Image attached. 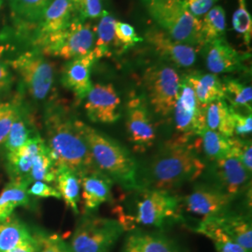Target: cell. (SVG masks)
Wrapping results in <instances>:
<instances>
[{
  "mask_svg": "<svg viewBox=\"0 0 252 252\" xmlns=\"http://www.w3.org/2000/svg\"><path fill=\"white\" fill-rule=\"evenodd\" d=\"M190 137L167 140L144 163L138 165L137 189L171 191L204 175L207 163L199 156Z\"/></svg>",
  "mask_w": 252,
  "mask_h": 252,
  "instance_id": "cell-1",
  "label": "cell"
},
{
  "mask_svg": "<svg viewBox=\"0 0 252 252\" xmlns=\"http://www.w3.org/2000/svg\"><path fill=\"white\" fill-rule=\"evenodd\" d=\"M76 118L61 102L51 101L44 111L46 144L57 165H63L78 177L95 168L88 146L75 125Z\"/></svg>",
  "mask_w": 252,
  "mask_h": 252,
  "instance_id": "cell-2",
  "label": "cell"
},
{
  "mask_svg": "<svg viewBox=\"0 0 252 252\" xmlns=\"http://www.w3.org/2000/svg\"><path fill=\"white\" fill-rule=\"evenodd\" d=\"M75 125L88 146L94 165L127 190L137 189L138 162L126 146L81 120Z\"/></svg>",
  "mask_w": 252,
  "mask_h": 252,
  "instance_id": "cell-3",
  "label": "cell"
},
{
  "mask_svg": "<svg viewBox=\"0 0 252 252\" xmlns=\"http://www.w3.org/2000/svg\"><path fill=\"white\" fill-rule=\"evenodd\" d=\"M126 202V207L116 208L118 220L126 231L135 224L162 228L170 220L180 219V197L171 191L160 189H135Z\"/></svg>",
  "mask_w": 252,
  "mask_h": 252,
  "instance_id": "cell-4",
  "label": "cell"
},
{
  "mask_svg": "<svg viewBox=\"0 0 252 252\" xmlns=\"http://www.w3.org/2000/svg\"><path fill=\"white\" fill-rule=\"evenodd\" d=\"M150 16L173 39L196 48H203L205 40L201 21L186 9L183 0H141Z\"/></svg>",
  "mask_w": 252,
  "mask_h": 252,
  "instance_id": "cell-5",
  "label": "cell"
},
{
  "mask_svg": "<svg viewBox=\"0 0 252 252\" xmlns=\"http://www.w3.org/2000/svg\"><path fill=\"white\" fill-rule=\"evenodd\" d=\"M95 31L90 23L80 17L74 19L63 30L36 41L34 50L43 55L71 60L89 54L94 45Z\"/></svg>",
  "mask_w": 252,
  "mask_h": 252,
  "instance_id": "cell-6",
  "label": "cell"
},
{
  "mask_svg": "<svg viewBox=\"0 0 252 252\" xmlns=\"http://www.w3.org/2000/svg\"><path fill=\"white\" fill-rule=\"evenodd\" d=\"M126 232L117 219L83 214L73 233L71 252H110Z\"/></svg>",
  "mask_w": 252,
  "mask_h": 252,
  "instance_id": "cell-7",
  "label": "cell"
},
{
  "mask_svg": "<svg viewBox=\"0 0 252 252\" xmlns=\"http://www.w3.org/2000/svg\"><path fill=\"white\" fill-rule=\"evenodd\" d=\"M180 82V74L169 64L156 63L145 70L143 94L156 115L165 118L173 113Z\"/></svg>",
  "mask_w": 252,
  "mask_h": 252,
  "instance_id": "cell-8",
  "label": "cell"
},
{
  "mask_svg": "<svg viewBox=\"0 0 252 252\" xmlns=\"http://www.w3.org/2000/svg\"><path fill=\"white\" fill-rule=\"evenodd\" d=\"M6 63L18 74L22 89L36 101L45 100L53 90L54 64L36 50L25 52Z\"/></svg>",
  "mask_w": 252,
  "mask_h": 252,
  "instance_id": "cell-9",
  "label": "cell"
},
{
  "mask_svg": "<svg viewBox=\"0 0 252 252\" xmlns=\"http://www.w3.org/2000/svg\"><path fill=\"white\" fill-rule=\"evenodd\" d=\"M126 129L128 141L135 153L147 152L156 141L152 111L143 94H132L127 100Z\"/></svg>",
  "mask_w": 252,
  "mask_h": 252,
  "instance_id": "cell-10",
  "label": "cell"
},
{
  "mask_svg": "<svg viewBox=\"0 0 252 252\" xmlns=\"http://www.w3.org/2000/svg\"><path fill=\"white\" fill-rule=\"evenodd\" d=\"M235 199L207 181L197 182L190 192L180 198V207L200 220L219 216L231 210Z\"/></svg>",
  "mask_w": 252,
  "mask_h": 252,
  "instance_id": "cell-11",
  "label": "cell"
},
{
  "mask_svg": "<svg viewBox=\"0 0 252 252\" xmlns=\"http://www.w3.org/2000/svg\"><path fill=\"white\" fill-rule=\"evenodd\" d=\"M206 181L234 199L251 186L252 174L236 158L229 156L207 164Z\"/></svg>",
  "mask_w": 252,
  "mask_h": 252,
  "instance_id": "cell-12",
  "label": "cell"
},
{
  "mask_svg": "<svg viewBox=\"0 0 252 252\" xmlns=\"http://www.w3.org/2000/svg\"><path fill=\"white\" fill-rule=\"evenodd\" d=\"M176 129L181 135H198L207 128L204 108L199 106L194 92L184 79L180 82L178 99L173 110Z\"/></svg>",
  "mask_w": 252,
  "mask_h": 252,
  "instance_id": "cell-13",
  "label": "cell"
},
{
  "mask_svg": "<svg viewBox=\"0 0 252 252\" xmlns=\"http://www.w3.org/2000/svg\"><path fill=\"white\" fill-rule=\"evenodd\" d=\"M121 106L122 100L113 84L96 83L85 98L84 109L92 123L113 125L122 116Z\"/></svg>",
  "mask_w": 252,
  "mask_h": 252,
  "instance_id": "cell-14",
  "label": "cell"
},
{
  "mask_svg": "<svg viewBox=\"0 0 252 252\" xmlns=\"http://www.w3.org/2000/svg\"><path fill=\"white\" fill-rule=\"evenodd\" d=\"M144 38L161 58L178 67L189 68L192 66L197 60V52L201 50L173 39L159 27L149 28Z\"/></svg>",
  "mask_w": 252,
  "mask_h": 252,
  "instance_id": "cell-15",
  "label": "cell"
},
{
  "mask_svg": "<svg viewBox=\"0 0 252 252\" xmlns=\"http://www.w3.org/2000/svg\"><path fill=\"white\" fill-rule=\"evenodd\" d=\"M77 17L78 0H52L32 32V45L45 36L63 30Z\"/></svg>",
  "mask_w": 252,
  "mask_h": 252,
  "instance_id": "cell-16",
  "label": "cell"
},
{
  "mask_svg": "<svg viewBox=\"0 0 252 252\" xmlns=\"http://www.w3.org/2000/svg\"><path fill=\"white\" fill-rule=\"evenodd\" d=\"M207 69L212 74H224L243 71L245 60L249 54H239L224 37H220L204 45Z\"/></svg>",
  "mask_w": 252,
  "mask_h": 252,
  "instance_id": "cell-17",
  "label": "cell"
},
{
  "mask_svg": "<svg viewBox=\"0 0 252 252\" xmlns=\"http://www.w3.org/2000/svg\"><path fill=\"white\" fill-rule=\"evenodd\" d=\"M83 214H94L111 199L114 182L96 167L79 177Z\"/></svg>",
  "mask_w": 252,
  "mask_h": 252,
  "instance_id": "cell-18",
  "label": "cell"
},
{
  "mask_svg": "<svg viewBox=\"0 0 252 252\" xmlns=\"http://www.w3.org/2000/svg\"><path fill=\"white\" fill-rule=\"evenodd\" d=\"M95 61L93 52H91L84 56L68 60L63 65L61 83L80 101L86 98L93 87L91 71Z\"/></svg>",
  "mask_w": 252,
  "mask_h": 252,
  "instance_id": "cell-19",
  "label": "cell"
},
{
  "mask_svg": "<svg viewBox=\"0 0 252 252\" xmlns=\"http://www.w3.org/2000/svg\"><path fill=\"white\" fill-rule=\"evenodd\" d=\"M121 252H182L179 244L162 232L129 230Z\"/></svg>",
  "mask_w": 252,
  "mask_h": 252,
  "instance_id": "cell-20",
  "label": "cell"
},
{
  "mask_svg": "<svg viewBox=\"0 0 252 252\" xmlns=\"http://www.w3.org/2000/svg\"><path fill=\"white\" fill-rule=\"evenodd\" d=\"M45 143V139L36 132L17 152L6 153V167L11 181L31 183L30 172L34 158Z\"/></svg>",
  "mask_w": 252,
  "mask_h": 252,
  "instance_id": "cell-21",
  "label": "cell"
},
{
  "mask_svg": "<svg viewBox=\"0 0 252 252\" xmlns=\"http://www.w3.org/2000/svg\"><path fill=\"white\" fill-rule=\"evenodd\" d=\"M183 79L192 88L201 108H205L217 100L224 99L222 82L215 74L193 71Z\"/></svg>",
  "mask_w": 252,
  "mask_h": 252,
  "instance_id": "cell-22",
  "label": "cell"
},
{
  "mask_svg": "<svg viewBox=\"0 0 252 252\" xmlns=\"http://www.w3.org/2000/svg\"><path fill=\"white\" fill-rule=\"evenodd\" d=\"M218 224L233 240L248 252L252 251V226L251 217L243 213L227 211L213 217Z\"/></svg>",
  "mask_w": 252,
  "mask_h": 252,
  "instance_id": "cell-23",
  "label": "cell"
},
{
  "mask_svg": "<svg viewBox=\"0 0 252 252\" xmlns=\"http://www.w3.org/2000/svg\"><path fill=\"white\" fill-rule=\"evenodd\" d=\"M33 242L31 229L15 215L0 220V252Z\"/></svg>",
  "mask_w": 252,
  "mask_h": 252,
  "instance_id": "cell-24",
  "label": "cell"
},
{
  "mask_svg": "<svg viewBox=\"0 0 252 252\" xmlns=\"http://www.w3.org/2000/svg\"><path fill=\"white\" fill-rule=\"evenodd\" d=\"M207 129L215 131L227 138L234 136V119L225 99L217 100L204 108Z\"/></svg>",
  "mask_w": 252,
  "mask_h": 252,
  "instance_id": "cell-25",
  "label": "cell"
},
{
  "mask_svg": "<svg viewBox=\"0 0 252 252\" xmlns=\"http://www.w3.org/2000/svg\"><path fill=\"white\" fill-rule=\"evenodd\" d=\"M56 189L59 191L66 207L75 215H79V203L81 199V185L78 175L63 165H57L55 180Z\"/></svg>",
  "mask_w": 252,
  "mask_h": 252,
  "instance_id": "cell-26",
  "label": "cell"
},
{
  "mask_svg": "<svg viewBox=\"0 0 252 252\" xmlns=\"http://www.w3.org/2000/svg\"><path fill=\"white\" fill-rule=\"evenodd\" d=\"M36 133V131H34L33 129L30 115L27 108L24 107L23 102L20 98L17 115L4 144L6 153L17 152Z\"/></svg>",
  "mask_w": 252,
  "mask_h": 252,
  "instance_id": "cell-27",
  "label": "cell"
},
{
  "mask_svg": "<svg viewBox=\"0 0 252 252\" xmlns=\"http://www.w3.org/2000/svg\"><path fill=\"white\" fill-rule=\"evenodd\" d=\"M31 183L27 181H9L0 193V220L11 216L14 210L20 207H27L30 204L27 188Z\"/></svg>",
  "mask_w": 252,
  "mask_h": 252,
  "instance_id": "cell-28",
  "label": "cell"
},
{
  "mask_svg": "<svg viewBox=\"0 0 252 252\" xmlns=\"http://www.w3.org/2000/svg\"><path fill=\"white\" fill-rule=\"evenodd\" d=\"M52 0H8L12 15L25 29H35L46 7Z\"/></svg>",
  "mask_w": 252,
  "mask_h": 252,
  "instance_id": "cell-29",
  "label": "cell"
},
{
  "mask_svg": "<svg viewBox=\"0 0 252 252\" xmlns=\"http://www.w3.org/2000/svg\"><path fill=\"white\" fill-rule=\"evenodd\" d=\"M116 22V19L108 11L102 10L99 23L94 29L96 40L92 51L95 60L111 55V47L114 45Z\"/></svg>",
  "mask_w": 252,
  "mask_h": 252,
  "instance_id": "cell-30",
  "label": "cell"
},
{
  "mask_svg": "<svg viewBox=\"0 0 252 252\" xmlns=\"http://www.w3.org/2000/svg\"><path fill=\"white\" fill-rule=\"evenodd\" d=\"M194 231L209 238L218 252H248L226 234L213 217L200 220Z\"/></svg>",
  "mask_w": 252,
  "mask_h": 252,
  "instance_id": "cell-31",
  "label": "cell"
},
{
  "mask_svg": "<svg viewBox=\"0 0 252 252\" xmlns=\"http://www.w3.org/2000/svg\"><path fill=\"white\" fill-rule=\"evenodd\" d=\"M57 164L54 155L47 144H44L36 153L30 172L31 183L34 181H43L48 184L55 180Z\"/></svg>",
  "mask_w": 252,
  "mask_h": 252,
  "instance_id": "cell-32",
  "label": "cell"
},
{
  "mask_svg": "<svg viewBox=\"0 0 252 252\" xmlns=\"http://www.w3.org/2000/svg\"><path fill=\"white\" fill-rule=\"evenodd\" d=\"M221 82L224 99L228 100L231 105L230 107L236 110L244 108L248 112H252V86L231 78H227Z\"/></svg>",
  "mask_w": 252,
  "mask_h": 252,
  "instance_id": "cell-33",
  "label": "cell"
},
{
  "mask_svg": "<svg viewBox=\"0 0 252 252\" xmlns=\"http://www.w3.org/2000/svg\"><path fill=\"white\" fill-rule=\"evenodd\" d=\"M202 148L209 162L229 157L231 155L230 138L206 128L200 135Z\"/></svg>",
  "mask_w": 252,
  "mask_h": 252,
  "instance_id": "cell-34",
  "label": "cell"
},
{
  "mask_svg": "<svg viewBox=\"0 0 252 252\" xmlns=\"http://www.w3.org/2000/svg\"><path fill=\"white\" fill-rule=\"evenodd\" d=\"M225 10L221 6H214L201 21V31L205 44L224 37L226 30Z\"/></svg>",
  "mask_w": 252,
  "mask_h": 252,
  "instance_id": "cell-35",
  "label": "cell"
},
{
  "mask_svg": "<svg viewBox=\"0 0 252 252\" xmlns=\"http://www.w3.org/2000/svg\"><path fill=\"white\" fill-rule=\"evenodd\" d=\"M31 234L36 252H71L69 243L60 234L37 227L31 230Z\"/></svg>",
  "mask_w": 252,
  "mask_h": 252,
  "instance_id": "cell-36",
  "label": "cell"
},
{
  "mask_svg": "<svg viewBox=\"0 0 252 252\" xmlns=\"http://www.w3.org/2000/svg\"><path fill=\"white\" fill-rule=\"evenodd\" d=\"M233 27L239 35L243 36L246 45H251L252 38V19L247 8L246 0H238L237 9L233 16Z\"/></svg>",
  "mask_w": 252,
  "mask_h": 252,
  "instance_id": "cell-37",
  "label": "cell"
},
{
  "mask_svg": "<svg viewBox=\"0 0 252 252\" xmlns=\"http://www.w3.org/2000/svg\"><path fill=\"white\" fill-rule=\"evenodd\" d=\"M141 41H143V38L137 35L135 28L131 25L124 22H116L113 46L117 48L118 52L124 53Z\"/></svg>",
  "mask_w": 252,
  "mask_h": 252,
  "instance_id": "cell-38",
  "label": "cell"
},
{
  "mask_svg": "<svg viewBox=\"0 0 252 252\" xmlns=\"http://www.w3.org/2000/svg\"><path fill=\"white\" fill-rule=\"evenodd\" d=\"M20 97L10 102L0 103V149L4 147L10 128L17 115Z\"/></svg>",
  "mask_w": 252,
  "mask_h": 252,
  "instance_id": "cell-39",
  "label": "cell"
},
{
  "mask_svg": "<svg viewBox=\"0 0 252 252\" xmlns=\"http://www.w3.org/2000/svg\"><path fill=\"white\" fill-rule=\"evenodd\" d=\"M231 155L236 158L244 165V167L252 174V140L248 138L231 137Z\"/></svg>",
  "mask_w": 252,
  "mask_h": 252,
  "instance_id": "cell-40",
  "label": "cell"
},
{
  "mask_svg": "<svg viewBox=\"0 0 252 252\" xmlns=\"http://www.w3.org/2000/svg\"><path fill=\"white\" fill-rule=\"evenodd\" d=\"M231 111L234 119V135L239 138H248L251 136L252 132V112L244 114L233 108H231Z\"/></svg>",
  "mask_w": 252,
  "mask_h": 252,
  "instance_id": "cell-41",
  "label": "cell"
},
{
  "mask_svg": "<svg viewBox=\"0 0 252 252\" xmlns=\"http://www.w3.org/2000/svg\"><path fill=\"white\" fill-rule=\"evenodd\" d=\"M27 193L29 196L38 198L61 199L57 189L43 181H34L33 184L31 183L27 188Z\"/></svg>",
  "mask_w": 252,
  "mask_h": 252,
  "instance_id": "cell-42",
  "label": "cell"
},
{
  "mask_svg": "<svg viewBox=\"0 0 252 252\" xmlns=\"http://www.w3.org/2000/svg\"><path fill=\"white\" fill-rule=\"evenodd\" d=\"M79 17L82 21L99 18L102 13V0H78Z\"/></svg>",
  "mask_w": 252,
  "mask_h": 252,
  "instance_id": "cell-43",
  "label": "cell"
},
{
  "mask_svg": "<svg viewBox=\"0 0 252 252\" xmlns=\"http://www.w3.org/2000/svg\"><path fill=\"white\" fill-rule=\"evenodd\" d=\"M219 0H183L184 6L191 15L198 18L212 9Z\"/></svg>",
  "mask_w": 252,
  "mask_h": 252,
  "instance_id": "cell-44",
  "label": "cell"
},
{
  "mask_svg": "<svg viewBox=\"0 0 252 252\" xmlns=\"http://www.w3.org/2000/svg\"><path fill=\"white\" fill-rule=\"evenodd\" d=\"M13 84V76L6 62L0 61V94H7Z\"/></svg>",
  "mask_w": 252,
  "mask_h": 252,
  "instance_id": "cell-45",
  "label": "cell"
},
{
  "mask_svg": "<svg viewBox=\"0 0 252 252\" xmlns=\"http://www.w3.org/2000/svg\"><path fill=\"white\" fill-rule=\"evenodd\" d=\"M8 252H36L34 248V243L26 244L23 246H19L17 248L11 250Z\"/></svg>",
  "mask_w": 252,
  "mask_h": 252,
  "instance_id": "cell-46",
  "label": "cell"
},
{
  "mask_svg": "<svg viewBox=\"0 0 252 252\" xmlns=\"http://www.w3.org/2000/svg\"><path fill=\"white\" fill-rule=\"evenodd\" d=\"M1 5H2V0H0V8H1Z\"/></svg>",
  "mask_w": 252,
  "mask_h": 252,
  "instance_id": "cell-47",
  "label": "cell"
}]
</instances>
